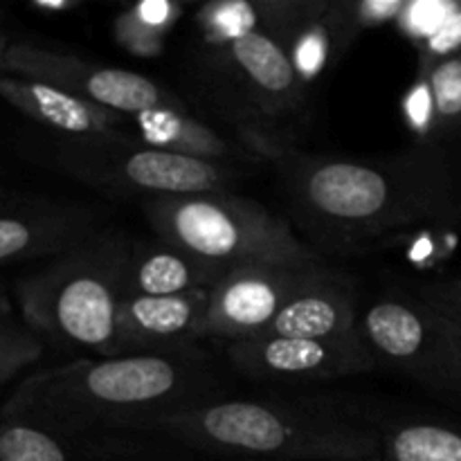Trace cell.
Returning a JSON list of instances; mask_svg holds the SVG:
<instances>
[{
  "mask_svg": "<svg viewBox=\"0 0 461 461\" xmlns=\"http://www.w3.org/2000/svg\"><path fill=\"white\" fill-rule=\"evenodd\" d=\"M288 212L322 255H365L399 234L461 216V174L446 147L419 144L387 158L277 160Z\"/></svg>",
  "mask_w": 461,
  "mask_h": 461,
  "instance_id": "obj_1",
  "label": "cell"
},
{
  "mask_svg": "<svg viewBox=\"0 0 461 461\" xmlns=\"http://www.w3.org/2000/svg\"><path fill=\"white\" fill-rule=\"evenodd\" d=\"M223 385L212 356L196 345L169 354L84 358L21 381L3 417L61 437L124 432L223 399Z\"/></svg>",
  "mask_w": 461,
  "mask_h": 461,
  "instance_id": "obj_2",
  "label": "cell"
},
{
  "mask_svg": "<svg viewBox=\"0 0 461 461\" xmlns=\"http://www.w3.org/2000/svg\"><path fill=\"white\" fill-rule=\"evenodd\" d=\"M124 432L156 437L176 450L214 459L376 461L378 421L336 401L297 396L216 399Z\"/></svg>",
  "mask_w": 461,
  "mask_h": 461,
  "instance_id": "obj_3",
  "label": "cell"
},
{
  "mask_svg": "<svg viewBox=\"0 0 461 461\" xmlns=\"http://www.w3.org/2000/svg\"><path fill=\"white\" fill-rule=\"evenodd\" d=\"M133 241L97 230L72 250L16 284L27 327L39 338L106 358L124 300V273Z\"/></svg>",
  "mask_w": 461,
  "mask_h": 461,
  "instance_id": "obj_4",
  "label": "cell"
},
{
  "mask_svg": "<svg viewBox=\"0 0 461 461\" xmlns=\"http://www.w3.org/2000/svg\"><path fill=\"white\" fill-rule=\"evenodd\" d=\"M198 77L230 131L259 158L277 162L293 151L304 117L306 84L288 50L264 32L207 43Z\"/></svg>",
  "mask_w": 461,
  "mask_h": 461,
  "instance_id": "obj_5",
  "label": "cell"
},
{
  "mask_svg": "<svg viewBox=\"0 0 461 461\" xmlns=\"http://www.w3.org/2000/svg\"><path fill=\"white\" fill-rule=\"evenodd\" d=\"M158 239L223 268L261 264L313 266L322 257L291 223L250 198L230 192L185 194L144 201Z\"/></svg>",
  "mask_w": 461,
  "mask_h": 461,
  "instance_id": "obj_6",
  "label": "cell"
},
{
  "mask_svg": "<svg viewBox=\"0 0 461 461\" xmlns=\"http://www.w3.org/2000/svg\"><path fill=\"white\" fill-rule=\"evenodd\" d=\"M50 160L63 174L88 187L144 201L185 194L230 192L234 167L192 160L142 142L129 131L108 135H57Z\"/></svg>",
  "mask_w": 461,
  "mask_h": 461,
  "instance_id": "obj_7",
  "label": "cell"
},
{
  "mask_svg": "<svg viewBox=\"0 0 461 461\" xmlns=\"http://www.w3.org/2000/svg\"><path fill=\"white\" fill-rule=\"evenodd\" d=\"M358 331L376 369L408 378L461 412V322L414 293L381 297L360 311Z\"/></svg>",
  "mask_w": 461,
  "mask_h": 461,
  "instance_id": "obj_8",
  "label": "cell"
},
{
  "mask_svg": "<svg viewBox=\"0 0 461 461\" xmlns=\"http://www.w3.org/2000/svg\"><path fill=\"white\" fill-rule=\"evenodd\" d=\"M5 72L54 86L68 95L126 117L185 104L165 86L140 72L99 66L79 54L43 48L30 41H12L5 52Z\"/></svg>",
  "mask_w": 461,
  "mask_h": 461,
  "instance_id": "obj_9",
  "label": "cell"
},
{
  "mask_svg": "<svg viewBox=\"0 0 461 461\" xmlns=\"http://www.w3.org/2000/svg\"><path fill=\"white\" fill-rule=\"evenodd\" d=\"M329 266L261 264L232 268L210 291L203 340L237 342L259 336L304 288L329 273Z\"/></svg>",
  "mask_w": 461,
  "mask_h": 461,
  "instance_id": "obj_10",
  "label": "cell"
},
{
  "mask_svg": "<svg viewBox=\"0 0 461 461\" xmlns=\"http://www.w3.org/2000/svg\"><path fill=\"white\" fill-rule=\"evenodd\" d=\"M230 367L255 383L306 385L358 376L376 369L360 331L331 340L252 336L225 345Z\"/></svg>",
  "mask_w": 461,
  "mask_h": 461,
  "instance_id": "obj_11",
  "label": "cell"
},
{
  "mask_svg": "<svg viewBox=\"0 0 461 461\" xmlns=\"http://www.w3.org/2000/svg\"><path fill=\"white\" fill-rule=\"evenodd\" d=\"M210 291L169 297H124L106 358L169 354L201 342Z\"/></svg>",
  "mask_w": 461,
  "mask_h": 461,
  "instance_id": "obj_12",
  "label": "cell"
},
{
  "mask_svg": "<svg viewBox=\"0 0 461 461\" xmlns=\"http://www.w3.org/2000/svg\"><path fill=\"white\" fill-rule=\"evenodd\" d=\"M171 450L142 432L61 437L0 419V461H165Z\"/></svg>",
  "mask_w": 461,
  "mask_h": 461,
  "instance_id": "obj_13",
  "label": "cell"
},
{
  "mask_svg": "<svg viewBox=\"0 0 461 461\" xmlns=\"http://www.w3.org/2000/svg\"><path fill=\"white\" fill-rule=\"evenodd\" d=\"M97 232V216L75 205L0 207V264L57 259Z\"/></svg>",
  "mask_w": 461,
  "mask_h": 461,
  "instance_id": "obj_14",
  "label": "cell"
},
{
  "mask_svg": "<svg viewBox=\"0 0 461 461\" xmlns=\"http://www.w3.org/2000/svg\"><path fill=\"white\" fill-rule=\"evenodd\" d=\"M0 97L32 122L68 138L120 133L126 131V122L131 120L120 113L106 111L75 95L63 93L54 86L9 72H0Z\"/></svg>",
  "mask_w": 461,
  "mask_h": 461,
  "instance_id": "obj_15",
  "label": "cell"
},
{
  "mask_svg": "<svg viewBox=\"0 0 461 461\" xmlns=\"http://www.w3.org/2000/svg\"><path fill=\"white\" fill-rule=\"evenodd\" d=\"M358 318L354 282L331 268L304 288L259 336L331 340L358 331Z\"/></svg>",
  "mask_w": 461,
  "mask_h": 461,
  "instance_id": "obj_16",
  "label": "cell"
},
{
  "mask_svg": "<svg viewBox=\"0 0 461 461\" xmlns=\"http://www.w3.org/2000/svg\"><path fill=\"white\" fill-rule=\"evenodd\" d=\"M228 270L165 241L133 243L124 273V297H169L212 291Z\"/></svg>",
  "mask_w": 461,
  "mask_h": 461,
  "instance_id": "obj_17",
  "label": "cell"
},
{
  "mask_svg": "<svg viewBox=\"0 0 461 461\" xmlns=\"http://www.w3.org/2000/svg\"><path fill=\"white\" fill-rule=\"evenodd\" d=\"M135 138L162 151L178 153L192 160L232 167L239 160L259 158L241 138H230L210 122L192 115L187 104L131 117Z\"/></svg>",
  "mask_w": 461,
  "mask_h": 461,
  "instance_id": "obj_18",
  "label": "cell"
},
{
  "mask_svg": "<svg viewBox=\"0 0 461 461\" xmlns=\"http://www.w3.org/2000/svg\"><path fill=\"white\" fill-rule=\"evenodd\" d=\"M419 90L426 108L414 117L421 122L423 144L444 147L461 138V50L421 61Z\"/></svg>",
  "mask_w": 461,
  "mask_h": 461,
  "instance_id": "obj_19",
  "label": "cell"
},
{
  "mask_svg": "<svg viewBox=\"0 0 461 461\" xmlns=\"http://www.w3.org/2000/svg\"><path fill=\"white\" fill-rule=\"evenodd\" d=\"M381 461H461V426L432 419L378 421Z\"/></svg>",
  "mask_w": 461,
  "mask_h": 461,
  "instance_id": "obj_20",
  "label": "cell"
},
{
  "mask_svg": "<svg viewBox=\"0 0 461 461\" xmlns=\"http://www.w3.org/2000/svg\"><path fill=\"white\" fill-rule=\"evenodd\" d=\"M183 7L165 0L138 3L124 9L115 21V36L129 52L156 57L165 45L171 27L178 23Z\"/></svg>",
  "mask_w": 461,
  "mask_h": 461,
  "instance_id": "obj_21",
  "label": "cell"
},
{
  "mask_svg": "<svg viewBox=\"0 0 461 461\" xmlns=\"http://www.w3.org/2000/svg\"><path fill=\"white\" fill-rule=\"evenodd\" d=\"M408 9L403 0H369V3H345V0H329L324 14V25L331 36L333 54H340L360 32L369 27L396 21Z\"/></svg>",
  "mask_w": 461,
  "mask_h": 461,
  "instance_id": "obj_22",
  "label": "cell"
},
{
  "mask_svg": "<svg viewBox=\"0 0 461 461\" xmlns=\"http://www.w3.org/2000/svg\"><path fill=\"white\" fill-rule=\"evenodd\" d=\"M43 354V342L30 327L0 315V385L12 381Z\"/></svg>",
  "mask_w": 461,
  "mask_h": 461,
  "instance_id": "obj_23",
  "label": "cell"
},
{
  "mask_svg": "<svg viewBox=\"0 0 461 461\" xmlns=\"http://www.w3.org/2000/svg\"><path fill=\"white\" fill-rule=\"evenodd\" d=\"M207 43H225L259 30L255 3H221L203 7L198 16Z\"/></svg>",
  "mask_w": 461,
  "mask_h": 461,
  "instance_id": "obj_24",
  "label": "cell"
},
{
  "mask_svg": "<svg viewBox=\"0 0 461 461\" xmlns=\"http://www.w3.org/2000/svg\"><path fill=\"white\" fill-rule=\"evenodd\" d=\"M412 293L430 306L439 309L441 313L461 322V277L421 284V286L412 288Z\"/></svg>",
  "mask_w": 461,
  "mask_h": 461,
  "instance_id": "obj_25",
  "label": "cell"
},
{
  "mask_svg": "<svg viewBox=\"0 0 461 461\" xmlns=\"http://www.w3.org/2000/svg\"><path fill=\"white\" fill-rule=\"evenodd\" d=\"M9 45H12V39H9V34L5 32L3 23H0V72H5V52H7Z\"/></svg>",
  "mask_w": 461,
  "mask_h": 461,
  "instance_id": "obj_26",
  "label": "cell"
},
{
  "mask_svg": "<svg viewBox=\"0 0 461 461\" xmlns=\"http://www.w3.org/2000/svg\"><path fill=\"white\" fill-rule=\"evenodd\" d=\"M219 461H250V459H219ZM376 461H381V459H376Z\"/></svg>",
  "mask_w": 461,
  "mask_h": 461,
  "instance_id": "obj_27",
  "label": "cell"
}]
</instances>
